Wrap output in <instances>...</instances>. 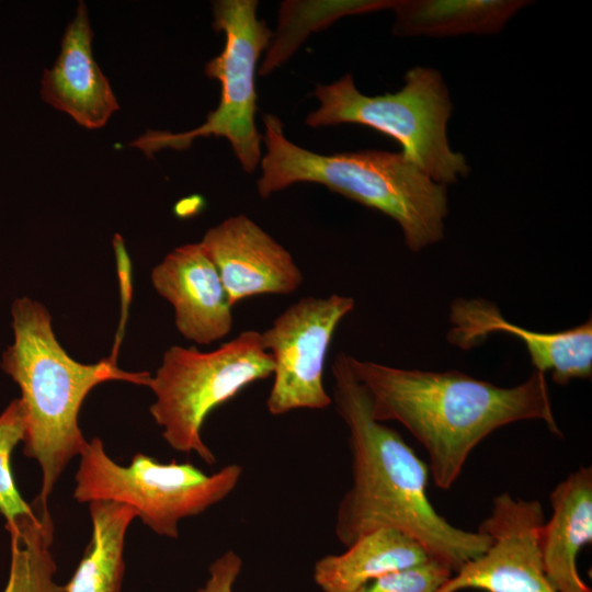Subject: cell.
Segmentation results:
<instances>
[{
    "label": "cell",
    "mask_w": 592,
    "mask_h": 592,
    "mask_svg": "<svg viewBox=\"0 0 592 592\" xmlns=\"http://www.w3.org/2000/svg\"><path fill=\"white\" fill-rule=\"evenodd\" d=\"M93 32L80 1L61 38L60 53L41 80V98L88 129L102 128L119 109L111 84L92 53Z\"/></svg>",
    "instance_id": "obj_14"
},
{
    "label": "cell",
    "mask_w": 592,
    "mask_h": 592,
    "mask_svg": "<svg viewBox=\"0 0 592 592\" xmlns=\"http://www.w3.org/2000/svg\"><path fill=\"white\" fill-rule=\"evenodd\" d=\"M354 306V299L345 295L303 297L261 332L274 363L269 413L321 410L332 403L323 382L326 360L338 326Z\"/></svg>",
    "instance_id": "obj_9"
},
{
    "label": "cell",
    "mask_w": 592,
    "mask_h": 592,
    "mask_svg": "<svg viewBox=\"0 0 592 592\" xmlns=\"http://www.w3.org/2000/svg\"><path fill=\"white\" fill-rule=\"evenodd\" d=\"M255 0H218L213 2V27L225 34L221 53L205 65V73L220 82L217 107L198 127L171 133L147 130L130 146L147 156L171 148L183 150L202 137L226 138L243 171L252 173L262 159V136L255 125V69L261 53L269 47L273 33L257 16Z\"/></svg>",
    "instance_id": "obj_8"
},
{
    "label": "cell",
    "mask_w": 592,
    "mask_h": 592,
    "mask_svg": "<svg viewBox=\"0 0 592 592\" xmlns=\"http://www.w3.org/2000/svg\"><path fill=\"white\" fill-rule=\"evenodd\" d=\"M526 0H395L392 33L397 36L444 37L494 34Z\"/></svg>",
    "instance_id": "obj_17"
},
{
    "label": "cell",
    "mask_w": 592,
    "mask_h": 592,
    "mask_svg": "<svg viewBox=\"0 0 592 592\" xmlns=\"http://www.w3.org/2000/svg\"><path fill=\"white\" fill-rule=\"evenodd\" d=\"M26 429V415L20 399L12 400L0 414V514L5 524L33 512L20 494L11 469V455Z\"/></svg>",
    "instance_id": "obj_21"
},
{
    "label": "cell",
    "mask_w": 592,
    "mask_h": 592,
    "mask_svg": "<svg viewBox=\"0 0 592 592\" xmlns=\"http://www.w3.org/2000/svg\"><path fill=\"white\" fill-rule=\"evenodd\" d=\"M395 0L285 1L280 8L275 38L269 45L260 73L267 75L284 62L311 31L351 14L391 9Z\"/></svg>",
    "instance_id": "obj_20"
},
{
    "label": "cell",
    "mask_w": 592,
    "mask_h": 592,
    "mask_svg": "<svg viewBox=\"0 0 592 592\" xmlns=\"http://www.w3.org/2000/svg\"><path fill=\"white\" fill-rule=\"evenodd\" d=\"M452 576L448 566L429 558L419 565L382 576L355 592H436Z\"/></svg>",
    "instance_id": "obj_22"
},
{
    "label": "cell",
    "mask_w": 592,
    "mask_h": 592,
    "mask_svg": "<svg viewBox=\"0 0 592 592\" xmlns=\"http://www.w3.org/2000/svg\"><path fill=\"white\" fill-rule=\"evenodd\" d=\"M242 559L234 550H227L208 568V579L197 592H232L242 569Z\"/></svg>",
    "instance_id": "obj_23"
},
{
    "label": "cell",
    "mask_w": 592,
    "mask_h": 592,
    "mask_svg": "<svg viewBox=\"0 0 592 592\" xmlns=\"http://www.w3.org/2000/svg\"><path fill=\"white\" fill-rule=\"evenodd\" d=\"M366 388L372 415L402 424L429 456L434 485L448 490L471 451L493 431L523 420H539L561 436L545 374L534 371L523 383L499 387L458 371L407 369L349 354Z\"/></svg>",
    "instance_id": "obj_2"
},
{
    "label": "cell",
    "mask_w": 592,
    "mask_h": 592,
    "mask_svg": "<svg viewBox=\"0 0 592 592\" xmlns=\"http://www.w3.org/2000/svg\"><path fill=\"white\" fill-rule=\"evenodd\" d=\"M92 535L67 592H121L124 574V545L127 528L137 517L133 508L114 501H92L89 505Z\"/></svg>",
    "instance_id": "obj_18"
},
{
    "label": "cell",
    "mask_w": 592,
    "mask_h": 592,
    "mask_svg": "<svg viewBox=\"0 0 592 592\" xmlns=\"http://www.w3.org/2000/svg\"><path fill=\"white\" fill-rule=\"evenodd\" d=\"M319 101L305 123L312 128L360 124L396 139L402 153L436 183H456L469 173L460 152L452 150L447 122L453 105L442 75L434 68L415 66L405 75V86L395 93L367 96L352 75L329 84H317Z\"/></svg>",
    "instance_id": "obj_5"
},
{
    "label": "cell",
    "mask_w": 592,
    "mask_h": 592,
    "mask_svg": "<svg viewBox=\"0 0 592 592\" xmlns=\"http://www.w3.org/2000/svg\"><path fill=\"white\" fill-rule=\"evenodd\" d=\"M332 374V402L348 429L352 455V485L335 514L338 540L348 547L378 528H395L453 572L482 555L490 537L457 527L437 513L426 494L428 465L396 430L374 419L369 395L354 375L349 354L335 355Z\"/></svg>",
    "instance_id": "obj_1"
},
{
    "label": "cell",
    "mask_w": 592,
    "mask_h": 592,
    "mask_svg": "<svg viewBox=\"0 0 592 592\" xmlns=\"http://www.w3.org/2000/svg\"><path fill=\"white\" fill-rule=\"evenodd\" d=\"M430 555L411 536L390 527L373 531L339 555L314 565L312 578L323 592H355L387 573L428 560Z\"/></svg>",
    "instance_id": "obj_16"
},
{
    "label": "cell",
    "mask_w": 592,
    "mask_h": 592,
    "mask_svg": "<svg viewBox=\"0 0 592 592\" xmlns=\"http://www.w3.org/2000/svg\"><path fill=\"white\" fill-rule=\"evenodd\" d=\"M151 282L172 305L175 327L186 340L208 345L231 332L234 307L201 242L169 252L152 269Z\"/></svg>",
    "instance_id": "obj_13"
},
{
    "label": "cell",
    "mask_w": 592,
    "mask_h": 592,
    "mask_svg": "<svg viewBox=\"0 0 592 592\" xmlns=\"http://www.w3.org/2000/svg\"><path fill=\"white\" fill-rule=\"evenodd\" d=\"M544 511L538 500L503 492L479 525L490 545L463 565L436 592L476 589L486 592H557L549 583L539 551Z\"/></svg>",
    "instance_id": "obj_10"
},
{
    "label": "cell",
    "mask_w": 592,
    "mask_h": 592,
    "mask_svg": "<svg viewBox=\"0 0 592 592\" xmlns=\"http://www.w3.org/2000/svg\"><path fill=\"white\" fill-rule=\"evenodd\" d=\"M447 341L463 350L481 344L501 332L519 338L526 346L534 371L550 372L558 385L592 375V320L558 332H537L508 321L493 303L482 298H457L451 305Z\"/></svg>",
    "instance_id": "obj_12"
},
{
    "label": "cell",
    "mask_w": 592,
    "mask_h": 592,
    "mask_svg": "<svg viewBox=\"0 0 592 592\" xmlns=\"http://www.w3.org/2000/svg\"><path fill=\"white\" fill-rule=\"evenodd\" d=\"M11 316L14 340L3 352L1 367L21 389L23 451L42 470L35 500L48 506L62 471L88 443L78 423L88 394L107 380L149 387L151 375L119 368L115 354L93 364L77 362L56 339L48 310L29 297L13 301Z\"/></svg>",
    "instance_id": "obj_3"
},
{
    "label": "cell",
    "mask_w": 592,
    "mask_h": 592,
    "mask_svg": "<svg viewBox=\"0 0 592 592\" xmlns=\"http://www.w3.org/2000/svg\"><path fill=\"white\" fill-rule=\"evenodd\" d=\"M241 476L242 467L235 463L206 475L191 463H160L143 453L122 466L94 437L80 453L73 498L83 503L106 500L128 505L156 534L177 538L181 520L223 501Z\"/></svg>",
    "instance_id": "obj_7"
},
{
    "label": "cell",
    "mask_w": 592,
    "mask_h": 592,
    "mask_svg": "<svg viewBox=\"0 0 592 592\" xmlns=\"http://www.w3.org/2000/svg\"><path fill=\"white\" fill-rule=\"evenodd\" d=\"M274 363L261 332L244 330L216 350L172 345L151 376L150 413L175 451L196 453L209 466L216 457L202 437L208 414L247 386L272 376Z\"/></svg>",
    "instance_id": "obj_6"
},
{
    "label": "cell",
    "mask_w": 592,
    "mask_h": 592,
    "mask_svg": "<svg viewBox=\"0 0 592 592\" xmlns=\"http://www.w3.org/2000/svg\"><path fill=\"white\" fill-rule=\"evenodd\" d=\"M263 124L266 152L257 181L262 198L295 183H318L389 216L412 252L443 239L448 214L446 185L433 181L402 152L317 153L287 139L277 116L264 114Z\"/></svg>",
    "instance_id": "obj_4"
},
{
    "label": "cell",
    "mask_w": 592,
    "mask_h": 592,
    "mask_svg": "<svg viewBox=\"0 0 592 592\" xmlns=\"http://www.w3.org/2000/svg\"><path fill=\"white\" fill-rule=\"evenodd\" d=\"M33 512L5 524L10 534L11 560L2 592H67L55 582L57 570L50 553L54 523L48 506L34 500Z\"/></svg>",
    "instance_id": "obj_19"
},
{
    "label": "cell",
    "mask_w": 592,
    "mask_h": 592,
    "mask_svg": "<svg viewBox=\"0 0 592 592\" xmlns=\"http://www.w3.org/2000/svg\"><path fill=\"white\" fill-rule=\"evenodd\" d=\"M551 516L540 527L539 551L545 574L557 592H591L577 560L592 540V469L580 467L549 496Z\"/></svg>",
    "instance_id": "obj_15"
},
{
    "label": "cell",
    "mask_w": 592,
    "mask_h": 592,
    "mask_svg": "<svg viewBox=\"0 0 592 592\" xmlns=\"http://www.w3.org/2000/svg\"><path fill=\"white\" fill-rule=\"evenodd\" d=\"M215 264L230 304L262 295H291L304 281L294 258L247 215L226 218L200 241Z\"/></svg>",
    "instance_id": "obj_11"
}]
</instances>
